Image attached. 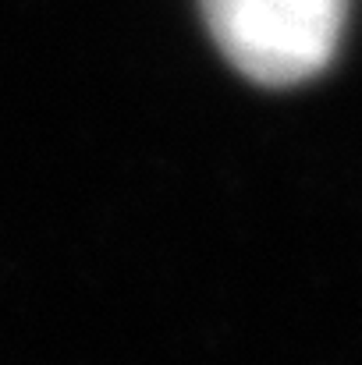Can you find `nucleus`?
<instances>
[{
    "label": "nucleus",
    "instance_id": "nucleus-1",
    "mask_svg": "<svg viewBox=\"0 0 362 365\" xmlns=\"http://www.w3.org/2000/svg\"><path fill=\"white\" fill-rule=\"evenodd\" d=\"M224 57L259 86H298L320 75L345 25V0H203Z\"/></svg>",
    "mask_w": 362,
    "mask_h": 365
}]
</instances>
